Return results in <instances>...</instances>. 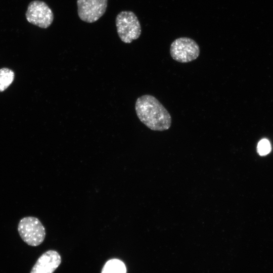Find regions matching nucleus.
<instances>
[{"mask_svg": "<svg viewBox=\"0 0 273 273\" xmlns=\"http://www.w3.org/2000/svg\"><path fill=\"white\" fill-rule=\"evenodd\" d=\"M135 110L140 120L152 130L164 131L171 126L170 113L153 96L145 95L138 98Z\"/></svg>", "mask_w": 273, "mask_h": 273, "instance_id": "obj_1", "label": "nucleus"}, {"mask_svg": "<svg viewBox=\"0 0 273 273\" xmlns=\"http://www.w3.org/2000/svg\"><path fill=\"white\" fill-rule=\"evenodd\" d=\"M117 34L124 43H129L139 38L142 32L140 22L132 12H120L115 19Z\"/></svg>", "mask_w": 273, "mask_h": 273, "instance_id": "obj_2", "label": "nucleus"}, {"mask_svg": "<svg viewBox=\"0 0 273 273\" xmlns=\"http://www.w3.org/2000/svg\"><path fill=\"white\" fill-rule=\"evenodd\" d=\"M18 231L23 241L31 246L41 244L46 237L44 226L37 218L33 216L22 218L18 223Z\"/></svg>", "mask_w": 273, "mask_h": 273, "instance_id": "obj_3", "label": "nucleus"}, {"mask_svg": "<svg viewBox=\"0 0 273 273\" xmlns=\"http://www.w3.org/2000/svg\"><path fill=\"white\" fill-rule=\"evenodd\" d=\"M170 54L175 61L185 63L196 60L200 55V48L193 39L181 37L174 40L170 47Z\"/></svg>", "mask_w": 273, "mask_h": 273, "instance_id": "obj_4", "label": "nucleus"}, {"mask_svg": "<svg viewBox=\"0 0 273 273\" xmlns=\"http://www.w3.org/2000/svg\"><path fill=\"white\" fill-rule=\"evenodd\" d=\"M25 17L29 23L41 28H48L54 20L51 9L45 2L38 0L29 4Z\"/></svg>", "mask_w": 273, "mask_h": 273, "instance_id": "obj_5", "label": "nucleus"}, {"mask_svg": "<svg viewBox=\"0 0 273 273\" xmlns=\"http://www.w3.org/2000/svg\"><path fill=\"white\" fill-rule=\"evenodd\" d=\"M107 5L108 0H77L78 15L85 22L94 23L103 16Z\"/></svg>", "mask_w": 273, "mask_h": 273, "instance_id": "obj_6", "label": "nucleus"}, {"mask_svg": "<svg viewBox=\"0 0 273 273\" xmlns=\"http://www.w3.org/2000/svg\"><path fill=\"white\" fill-rule=\"evenodd\" d=\"M61 262V258L57 251L48 250L38 258L30 273H53Z\"/></svg>", "mask_w": 273, "mask_h": 273, "instance_id": "obj_7", "label": "nucleus"}, {"mask_svg": "<svg viewBox=\"0 0 273 273\" xmlns=\"http://www.w3.org/2000/svg\"><path fill=\"white\" fill-rule=\"evenodd\" d=\"M102 273H126V268L122 261L117 259H112L106 263Z\"/></svg>", "mask_w": 273, "mask_h": 273, "instance_id": "obj_8", "label": "nucleus"}, {"mask_svg": "<svg viewBox=\"0 0 273 273\" xmlns=\"http://www.w3.org/2000/svg\"><path fill=\"white\" fill-rule=\"evenodd\" d=\"M15 74L14 72L7 68L0 69V92L6 89L13 82Z\"/></svg>", "mask_w": 273, "mask_h": 273, "instance_id": "obj_9", "label": "nucleus"}, {"mask_svg": "<svg viewBox=\"0 0 273 273\" xmlns=\"http://www.w3.org/2000/svg\"><path fill=\"white\" fill-rule=\"evenodd\" d=\"M270 150V144L267 139H262L258 143L257 151L260 156H265L268 154Z\"/></svg>", "mask_w": 273, "mask_h": 273, "instance_id": "obj_10", "label": "nucleus"}]
</instances>
